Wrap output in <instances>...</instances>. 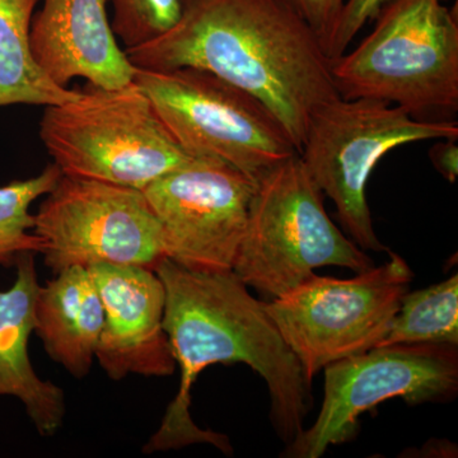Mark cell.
I'll use <instances>...</instances> for the list:
<instances>
[{
    "label": "cell",
    "instance_id": "cell-19",
    "mask_svg": "<svg viewBox=\"0 0 458 458\" xmlns=\"http://www.w3.org/2000/svg\"><path fill=\"white\" fill-rule=\"evenodd\" d=\"M111 26L125 50L155 40L179 20L181 0H111Z\"/></svg>",
    "mask_w": 458,
    "mask_h": 458
},
{
    "label": "cell",
    "instance_id": "cell-12",
    "mask_svg": "<svg viewBox=\"0 0 458 458\" xmlns=\"http://www.w3.org/2000/svg\"><path fill=\"white\" fill-rule=\"evenodd\" d=\"M105 310L96 358L114 381L129 375H174L176 360L164 327L165 288L155 270L129 265L89 267Z\"/></svg>",
    "mask_w": 458,
    "mask_h": 458
},
{
    "label": "cell",
    "instance_id": "cell-20",
    "mask_svg": "<svg viewBox=\"0 0 458 458\" xmlns=\"http://www.w3.org/2000/svg\"><path fill=\"white\" fill-rule=\"evenodd\" d=\"M387 2L388 0H345L328 49L327 55L330 60L345 54L355 36L369 21L378 16L379 11Z\"/></svg>",
    "mask_w": 458,
    "mask_h": 458
},
{
    "label": "cell",
    "instance_id": "cell-7",
    "mask_svg": "<svg viewBox=\"0 0 458 458\" xmlns=\"http://www.w3.org/2000/svg\"><path fill=\"white\" fill-rule=\"evenodd\" d=\"M134 82L174 140L194 158L225 162L258 182L298 155L269 108L209 72L137 68Z\"/></svg>",
    "mask_w": 458,
    "mask_h": 458
},
{
    "label": "cell",
    "instance_id": "cell-9",
    "mask_svg": "<svg viewBox=\"0 0 458 458\" xmlns=\"http://www.w3.org/2000/svg\"><path fill=\"white\" fill-rule=\"evenodd\" d=\"M324 403L315 423L286 445L283 456L318 458L357 436L360 418L391 399L445 403L458 391V345L376 346L325 367Z\"/></svg>",
    "mask_w": 458,
    "mask_h": 458
},
{
    "label": "cell",
    "instance_id": "cell-4",
    "mask_svg": "<svg viewBox=\"0 0 458 458\" xmlns=\"http://www.w3.org/2000/svg\"><path fill=\"white\" fill-rule=\"evenodd\" d=\"M40 138L64 176L140 190L194 159L134 81L89 84L72 101L47 106Z\"/></svg>",
    "mask_w": 458,
    "mask_h": 458
},
{
    "label": "cell",
    "instance_id": "cell-15",
    "mask_svg": "<svg viewBox=\"0 0 458 458\" xmlns=\"http://www.w3.org/2000/svg\"><path fill=\"white\" fill-rule=\"evenodd\" d=\"M104 322V304L89 267H68L41 286L35 333L51 360L72 376L89 375Z\"/></svg>",
    "mask_w": 458,
    "mask_h": 458
},
{
    "label": "cell",
    "instance_id": "cell-14",
    "mask_svg": "<svg viewBox=\"0 0 458 458\" xmlns=\"http://www.w3.org/2000/svg\"><path fill=\"white\" fill-rule=\"evenodd\" d=\"M33 255L18 259L16 283L0 292V396L20 400L40 436L51 437L64 424L66 403L64 391L36 375L30 360L41 288Z\"/></svg>",
    "mask_w": 458,
    "mask_h": 458
},
{
    "label": "cell",
    "instance_id": "cell-17",
    "mask_svg": "<svg viewBox=\"0 0 458 458\" xmlns=\"http://www.w3.org/2000/svg\"><path fill=\"white\" fill-rule=\"evenodd\" d=\"M396 344L458 345V276L406 292L387 335L377 346Z\"/></svg>",
    "mask_w": 458,
    "mask_h": 458
},
{
    "label": "cell",
    "instance_id": "cell-2",
    "mask_svg": "<svg viewBox=\"0 0 458 458\" xmlns=\"http://www.w3.org/2000/svg\"><path fill=\"white\" fill-rule=\"evenodd\" d=\"M125 51L135 68L200 69L246 90L298 155L312 114L340 98L318 36L280 0H181L168 31Z\"/></svg>",
    "mask_w": 458,
    "mask_h": 458
},
{
    "label": "cell",
    "instance_id": "cell-1",
    "mask_svg": "<svg viewBox=\"0 0 458 458\" xmlns=\"http://www.w3.org/2000/svg\"><path fill=\"white\" fill-rule=\"evenodd\" d=\"M155 271L165 288L164 327L181 381L144 454L198 443L232 454L227 437L197 426L190 414L192 385L213 364L243 363L259 373L269 390L274 429L286 445L293 442L312 405V384L265 302L250 293L233 270H189L165 258Z\"/></svg>",
    "mask_w": 458,
    "mask_h": 458
},
{
    "label": "cell",
    "instance_id": "cell-18",
    "mask_svg": "<svg viewBox=\"0 0 458 458\" xmlns=\"http://www.w3.org/2000/svg\"><path fill=\"white\" fill-rule=\"evenodd\" d=\"M62 172L55 164L47 165L38 176L14 181L0 188V265H16L27 252L41 254L44 243L33 232L35 216L30 208L38 198L55 188Z\"/></svg>",
    "mask_w": 458,
    "mask_h": 458
},
{
    "label": "cell",
    "instance_id": "cell-10",
    "mask_svg": "<svg viewBox=\"0 0 458 458\" xmlns=\"http://www.w3.org/2000/svg\"><path fill=\"white\" fill-rule=\"evenodd\" d=\"M35 214L45 264L129 265L156 270L165 259L161 225L143 190L62 174Z\"/></svg>",
    "mask_w": 458,
    "mask_h": 458
},
{
    "label": "cell",
    "instance_id": "cell-22",
    "mask_svg": "<svg viewBox=\"0 0 458 458\" xmlns=\"http://www.w3.org/2000/svg\"><path fill=\"white\" fill-rule=\"evenodd\" d=\"M430 161L436 170L450 182H454L458 174L457 140H443L429 150Z\"/></svg>",
    "mask_w": 458,
    "mask_h": 458
},
{
    "label": "cell",
    "instance_id": "cell-6",
    "mask_svg": "<svg viewBox=\"0 0 458 458\" xmlns=\"http://www.w3.org/2000/svg\"><path fill=\"white\" fill-rule=\"evenodd\" d=\"M457 122H424L375 99L336 98L312 114L300 157L334 201L344 231L364 251H385L367 201V185L388 152L424 140H457Z\"/></svg>",
    "mask_w": 458,
    "mask_h": 458
},
{
    "label": "cell",
    "instance_id": "cell-3",
    "mask_svg": "<svg viewBox=\"0 0 458 458\" xmlns=\"http://www.w3.org/2000/svg\"><path fill=\"white\" fill-rule=\"evenodd\" d=\"M352 53L331 60L340 98L375 99L424 122H456L458 22L443 0H388Z\"/></svg>",
    "mask_w": 458,
    "mask_h": 458
},
{
    "label": "cell",
    "instance_id": "cell-11",
    "mask_svg": "<svg viewBox=\"0 0 458 458\" xmlns=\"http://www.w3.org/2000/svg\"><path fill=\"white\" fill-rule=\"evenodd\" d=\"M256 183L210 158H194L149 183L143 192L161 225L165 258L189 270H233Z\"/></svg>",
    "mask_w": 458,
    "mask_h": 458
},
{
    "label": "cell",
    "instance_id": "cell-13",
    "mask_svg": "<svg viewBox=\"0 0 458 458\" xmlns=\"http://www.w3.org/2000/svg\"><path fill=\"white\" fill-rule=\"evenodd\" d=\"M107 0H42L30 41L36 63L57 86L83 78L90 86L120 89L137 68L117 44Z\"/></svg>",
    "mask_w": 458,
    "mask_h": 458
},
{
    "label": "cell",
    "instance_id": "cell-8",
    "mask_svg": "<svg viewBox=\"0 0 458 458\" xmlns=\"http://www.w3.org/2000/svg\"><path fill=\"white\" fill-rule=\"evenodd\" d=\"M349 279L313 274L265 302L280 335L313 381L334 361L376 348L387 335L414 273L400 255Z\"/></svg>",
    "mask_w": 458,
    "mask_h": 458
},
{
    "label": "cell",
    "instance_id": "cell-21",
    "mask_svg": "<svg viewBox=\"0 0 458 458\" xmlns=\"http://www.w3.org/2000/svg\"><path fill=\"white\" fill-rule=\"evenodd\" d=\"M318 36L327 55L345 0H280ZM328 56V55H327Z\"/></svg>",
    "mask_w": 458,
    "mask_h": 458
},
{
    "label": "cell",
    "instance_id": "cell-5",
    "mask_svg": "<svg viewBox=\"0 0 458 458\" xmlns=\"http://www.w3.org/2000/svg\"><path fill=\"white\" fill-rule=\"evenodd\" d=\"M321 267L360 273L375 264L331 221L324 194L295 155L256 183L233 273L247 286L276 298Z\"/></svg>",
    "mask_w": 458,
    "mask_h": 458
},
{
    "label": "cell",
    "instance_id": "cell-16",
    "mask_svg": "<svg viewBox=\"0 0 458 458\" xmlns=\"http://www.w3.org/2000/svg\"><path fill=\"white\" fill-rule=\"evenodd\" d=\"M38 0H0V107L53 106L78 96L57 86L32 55L31 23Z\"/></svg>",
    "mask_w": 458,
    "mask_h": 458
}]
</instances>
